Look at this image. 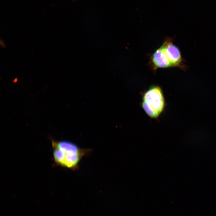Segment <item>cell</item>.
<instances>
[{"mask_svg":"<svg viewBox=\"0 0 216 216\" xmlns=\"http://www.w3.org/2000/svg\"><path fill=\"white\" fill-rule=\"evenodd\" d=\"M150 62L153 68L155 70L158 68L172 67L162 45L152 56Z\"/></svg>","mask_w":216,"mask_h":216,"instance_id":"cell-4","label":"cell"},{"mask_svg":"<svg viewBox=\"0 0 216 216\" xmlns=\"http://www.w3.org/2000/svg\"><path fill=\"white\" fill-rule=\"evenodd\" d=\"M163 46L172 67H178L182 70L186 68L178 49L173 44L170 38L164 42Z\"/></svg>","mask_w":216,"mask_h":216,"instance_id":"cell-3","label":"cell"},{"mask_svg":"<svg viewBox=\"0 0 216 216\" xmlns=\"http://www.w3.org/2000/svg\"><path fill=\"white\" fill-rule=\"evenodd\" d=\"M142 105L145 112L150 117L158 118L165 106L164 96L160 87L153 86L147 90L143 96Z\"/></svg>","mask_w":216,"mask_h":216,"instance_id":"cell-2","label":"cell"},{"mask_svg":"<svg viewBox=\"0 0 216 216\" xmlns=\"http://www.w3.org/2000/svg\"><path fill=\"white\" fill-rule=\"evenodd\" d=\"M53 158L58 165L69 168L77 166L82 155V152L75 144L66 141L52 140Z\"/></svg>","mask_w":216,"mask_h":216,"instance_id":"cell-1","label":"cell"}]
</instances>
